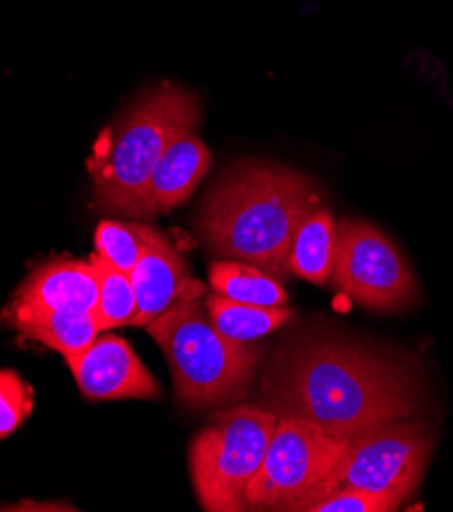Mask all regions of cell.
I'll list each match as a JSON object with an SVG mask.
<instances>
[{
    "label": "cell",
    "mask_w": 453,
    "mask_h": 512,
    "mask_svg": "<svg viewBox=\"0 0 453 512\" xmlns=\"http://www.w3.org/2000/svg\"><path fill=\"white\" fill-rule=\"evenodd\" d=\"M262 392L278 417H296L337 437L415 419L425 406L421 380L368 345L319 337L282 347L264 374Z\"/></svg>",
    "instance_id": "1"
},
{
    "label": "cell",
    "mask_w": 453,
    "mask_h": 512,
    "mask_svg": "<svg viewBox=\"0 0 453 512\" xmlns=\"http://www.w3.org/2000/svg\"><path fill=\"white\" fill-rule=\"evenodd\" d=\"M321 192L298 170L245 160L225 170L198 209L200 239L223 260L256 266L278 280L288 274L292 237Z\"/></svg>",
    "instance_id": "2"
},
{
    "label": "cell",
    "mask_w": 453,
    "mask_h": 512,
    "mask_svg": "<svg viewBox=\"0 0 453 512\" xmlns=\"http://www.w3.org/2000/svg\"><path fill=\"white\" fill-rule=\"evenodd\" d=\"M200 100L184 86L164 82L147 90L92 145L86 162L100 211L145 219L143 196L164 151L196 131Z\"/></svg>",
    "instance_id": "3"
},
{
    "label": "cell",
    "mask_w": 453,
    "mask_h": 512,
    "mask_svg": "<svg viewBox=\"0 0 453 512\" xmlns=\"http://www.w3.org/2000/svg\"><path fill=\"white\" fill-rule=\"evenodd\" d=\"M145 331L166 355L176 398L194 411L243 400L266 353L254 341L225 337L200 296L180 300Z\"/></svg>",
    "instance_id": "4"
},
{
    "label": "cell",
    "mask_w": 453,
    "mask_h": 512,
    "mask_svg": "<svg viewBox=\"0 0 453 512\" xmlns=\"http://www.w3.org/2000/svg\"><path fill=\"white\" fill-rule=\"evenodd\" d=\"M351 439L315 423L278 417L258 474L245 492V510L309 512L337 490V474Z\"/></svg>",
    "instance_id": "5"
},
{
    "label": "cell",
    "mask_w": 453,
    "mask_h": 512,
    "mask_svg": "<svg viewBox=\"0 0 453 512\" xmlns=\"http://www.w3.org/2000/svg\"><path fill=\"white\" fill-rule=\"evenodd\" d=\"M278 415L260 404H233L217 413L188 449L198 504L207 512H243Z\"/></svg>",
    "instance_id": "6"
},
{
    "label": "cell",
    "mask_w": 453,
    "mask_h": 512,
    "mask_svg": "<svg viewBox=\"0 0 453 512\" xmlns=\"http://www.w3.org/2000/svg\"><path fill=\"white\" fill-rule=\"evenodd\" d=\"M337 258L329 284L364 309L405 311L419 300L417 278L402 251L372 223H337Z\"/></svg>",
    "instance_id": "7"
},
{
    "label": "cell",
    "mask_w": 453,
    "mask_h": 512,
    "mask_svg": "<svg viewBox=\"0 0 453 512\" xmlns=\"http://www.w3.org/2000/svg\"><path fill=\"white\" fill-rule=\"evenodd\" d=\"M437 431L421 419L392 421L351 437L337 474V488L349 486L407 500L423 482Z\"/></svg>",
    "instance_id": "8"
},
{
    "label": "cell",
    "mask_w": 453,
    "mask_h": 512,
    "mask_svg": "<svg viewBox=\"0 0 453 512\" xmlns=\"http://www.w3.org/2000/svg\"><path fill=\"white\" fill-rule=\"evenodd\" d=\"M66 362L88 400H158L162 396L156 378L133 347L117 335L96 337L88 349Z\"/></svg>",
    "instance_id": "9"
},
{
    "label": "cell",
    "mask_w": 453,
    "mask_h": 512,
    "mask_svg": "<svg viewBox=\"0 0 453 512\" xmlns=\"http://www.w3.org/2000/svg\"><path fill=\"white\" fill-rule=\"evenodd\" d=\"M129 276L137 298V317L131 327L145 329L180 300L203 296L205 292L203 286L190 278L182 255L164 235L141 253Z\"/></svg>",
    "instance_id": "10"
},
{
    "label": "cell",
    "mask_w": 453,
    "mask_h": 512,
    "mask_svg": "<svg viewBox=\"0 0 453 512\" xmlns=\"http://www.w3.org/2000/svg\"><path fill=\"white\" fill-rule=\"evenodd\" d=\"M96 302L98 274L92 260H58L33 270L9 304L37 311L92 313Z\"/></svg>",
    "instance_id": "11"
},
{
    "label": "cell",
    "mask_w": 453,
    "mask_h": 512,
    "mask_svg": "<svg viewBox=\"0 0 453 512\" xmlns=\"http://www.w3.org/2000/svg\"><path fill=\"white\" fill-rule=\"evenodd\" d=\"M211 162L209 147L194 131L178 137L149 176L143 196L145 219L182 207L211 170Z\"/></svg>",
    "instance_id": "12"
},
{
    "label": "cell",
    "mask_w": 453,
    "mask_h": 512,
    "mask_svg": "<svg viewBox=\"0 0 453 512\" xmlns=\"http://www.w3.org/2000/svg\"><path fill=\"white\" fill-rule=\"evenodd\" d=\"M3 321L11 329H17L25 339L56 349L66 360L88 349L100 333L92 313L37 311L7 304Z\"/></svg>",
    "instance_id": "13"
},
{
    "label": "cell",
    "mask_w": 453,
    "mask_h": 512,
    "mask_svg": "<svg viewBox=\"0 0 453 512\" xmlns=\"http://www.w3.org/2000/svg\"><path fill=\"white\" fill-rule=\"evenodd\" d=\"M337 237L339 229L331 209L325 202L317 204L292 237L286 260L288 274L315 286L329 284L337 258Z\"/></svg>",
    "instance_id": "14"
},
{
    "label": "cell",
    "mask_w": 453,
    "mask_h": 512,
    "mask_svg": "<svg viewBox=\"0 0 453 512\" xmlns=\"http://www.w3.org/2000/svg\"><path fill=\"white\" fill-rule=\"evenodd\" d=\"M205 309L213 325L225 337L241 343L258 341L284 327L294 317V311H290L288 306L245 304L231 300L219 292L207 294Z\"/></svg>",
    "instance_id": "15"
},
{
    "label": "cell",
    "mask_w": 453,
    "mask_h": 512,
    "mask_svg": "<svg viewBox=\"0 0 453 512\" xmlns=\"http://www.w3.org/2000/svg\"><path fill=\"white\" fill-rule=\"evenodd\" d=\"M211 288L231 300L258 306H286L288 292L280 280L256 266L237 260H221L209 268Z\"/></svg>",
    "instance_id": "16"
},
{
    "label": "cell",
    "mask_w": 453,
    "mask_h": 512,
    "mask_svg": "<svg viewBox=\"0 0 453 512\" xmlns=\"http://www.w3.org/2000/svg\"><path fill=\"white\" fill-rule=\"evenodd\" d=\"M92 264L98 274V302L92 311L100 331L133 325L137 317V298L131 276L109 266L98 255H92Z\"/></svg>",
    "instance_id": "17"
},
{
    "label": "cell",
    "mask_w": 453,
    "mask_h": 512,
    "mask_svg": "<svg viewBox=\"0 0 453 512\" xmlns=\"http://www.w3.org/2000/svg\"><path fill=\"white\" fill-rule=\"evenodd\" d=\"M162 233L139 225L121 221H103L94 231V247L100 260L109 266L131 274L141 253L154 243Z\"/></svg>",
    "instance_id": "18"
},
{
    "label": "cell",
    "mask_w": 453,
    "mask_h": 512,
    "mask_svg": "<svg viewBox=\"0 0 453 512\" xmlns=\"http://www.w3.org/2000/svg\"><path fill=\"white\" fill-rule=\"evenodd\" d=\"M31 413L33 388L15 370H0V439L13 435Z\"/></svg>",
    "instance_id": "19"
},
{
    "label": "cell",
    "mask_w": 453,
    "mask_h": 512,
    "mask_svg": "<svg viewBox=\"0 0 453 512\" xmlns=\"http://www.w3.org/2000/svg\"><path fill=\"white\" fill-rule=\"evenodd\" d=\"M402 502L405 500L398 496L341 486L313 504L309 512H394L402 506Z\"/></svg>",
    "instance_id": "20"
}]
</instances>
